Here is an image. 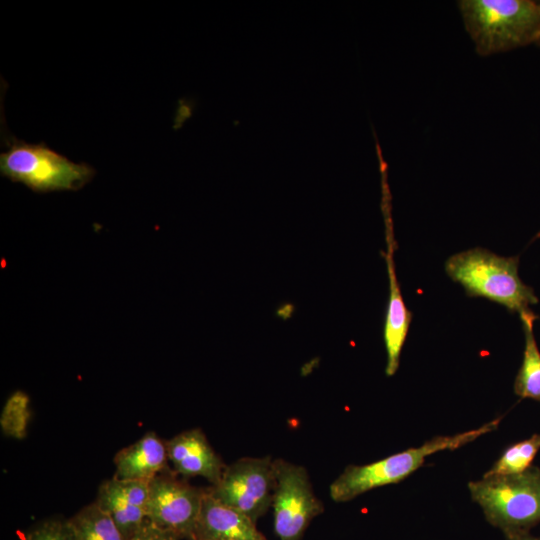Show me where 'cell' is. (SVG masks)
Listing matches in <instances>:
<instances>
[{
  "instance_id": "13",
  "label": "cell",
  "mask_w": 540,
  "mask_h": 540,
  "mask_svg": "<svg viewBox=\"0 0 540 540\" xmlns=\"http://www.w3.org/2000/svg\"><path fill=\"white\" fill-rule=\"evenodd\" d=\"M166 442L154 432H147L114 457V478L149 482L168 468Z\"/></svg>"
},
{
  "instance_id": "3",
  "label": "cell",
  "mask_w": 540,
  "mask_h": 540,
  "mask_svg": "<svg viewBox=\"0 0 540 540\" xmlns=\"http://www.w3.org/2000/svg\"><path fill=\"white\" fill-rule=\"evenodd\" d=\"M502 417L480 427L454 435L435 436L421 446L406 449L365 465H348L331 483L329 494L333 501H350L372 489L398 483L420 468L425 459L437 452L455 450L496 430Z\"/></svg>"
},
{
  "instance_id": "22",
  "label": "cell",
  "mask_w": 540,
  "mask_h": 540,
  "mask_svg": "<svg viewBox=\"0 0 540 540\" xmlns=\"http://www.w3.org/2000/svg\"><path fill=\"white\" fill-rule=\"evenodd\" d=\"M537 45L540 46V41H539V43Z\"/></svg>"
},
{
  "instance_id": "2",
  "label": "cell",
  "mask_w": 540,
  "mask_h": 540,
  "mask_svg": "<svg viewBox=\"0 0 540 540\" xmlns=\"http://www.w3.org/2000/svg\"><path fill=\"white\" fill-rule=\"evenodd\" d=\"M518 266V256L505 257L475 247L451 255L445 262V271L466 295L486 298L520 314L537 304L538 298L520 278Z\"/></svg>"
},
{
  "instance_id": "1",
  "label": "cell",
  "mask_w": 540,
  "mask_h": 540,
  "mask_svg": "<svg viewBox=\"0 0 540 540\" xmlns=\"http://www.w3.org/2000/svg\"><path fill=\"white\" fill-rule=\"evenodd\" d=\"M458 7L481 56L537 45L540 41V1L460 0Z\"/></svg>"
},
{
  "instance_id": "18",
  "label": "cell",
  "mask_w": 540,
  "mask_h": 540,
  "mask_svg": "<svg viewBox=\"0 0 540 540\" xmlns=\"http://www.w3.org/2000/svg\"><path fill=\"white\" fill-rule=\"evenodd\" d=\"M26 540H74L67 520L50 519L29 532Z\"/></svg>"
},
{
  "instance_id": "8",
  "label": "cell",
  "mask_w": 540,
  "mask_h": 540,
  "mask_svg": "<svg viewBox=\"0 0 540 540\" xmlns=\"http://www.w3.org/2000/svg\"><path fill=\"white\" fill-rule=\"evenodd\" d=\"M205 490L167 468L149 481L147 521L178 538L193 540Z\"/></svg>"
},
{
  "instance_id": "17",
  "label": "cell",
  "mask_w": 540,
  "mask_h": 540,
  "mask_svg": "<svg viewBox=\"0 0 540 540\" xmlns=\"http://www.w3.org/2000/svg\"><path fill=\"white\" fill-rule=\"evenodd\" d=\"M31 417L30 399L23 391H16L6 400L0 426L4 434L15 439H23Z\"/></svg>"
},
{
  "instance_id": "16",
  "label": "cell",
  "mask_w": 540,
  "mask_h": 540,
  "mask_svg": "<svg viewBox=\"0 0 540 540\" xmlns=\"http://www.w3.org/2000/svg\"><path fill=\"white\" fill-rule=\"evenodd\" d=\"M540 450V433L508 446L484 475H510L524 472Z\"/></svg>"
},
{
  "instance_id": "7",
  "label": "cell",
  "mask_w": 540,
  "mask_h": 540,
  "mask_svg": "<svg viewBox=\"0 0 540 540\" xmlns=\"http://www.w3.org/2000/svg\"><path fill=\"white\" fill-rule=\"evenodd\" d=\"M274 487V460L270 456L245 457L226 466L209 491L221 503L256 522L272 506Z\"/></svg>"
},
{
  "instance_id": "6",
  "label": "cell",
  "mask_w": 540,
  "mask_h": 540,
  "mask_svg": "<svg viewBox=\"0 0 540 540\" xmlns=\"http://www.w3.org/2000/svg\"><path fill=\"white\" fill-rule=\"evenodd\" d=\"M274 530L279 540H300L313 518L324 511L306 469L283 459L274 460Z\"/></svg>"
},
{
  "instance_id": "4",
  "label": "cell",
  "mask_w": 540,
  "mask_h": 540,
  "mask_svg": "<svg viewBox=\"0 0 540 540\" xmlns=\"http://www.w3.org/2000/svg\"><path fill=\"white\" fill-rule=\"evenodd\" d=\"M4 140L6 149L0 154L1 175L34 192L76 191L96 174L93 166L73 162L44 142L31 144L11 134H6Z\"/></svg>"
},
{
  "instance_id": "14",
  "label": "cell",
  "mask_w": 540,
  "mask_h": 540,
  "mask_svg": "<svg viewBox=\"0 0 540 540\" xmlns=\"http://www.w3.org/2000/svg\"><path fill=\"white\" fill-rule=\"evenodd\" d=\"M519 316L525 345L522 363L514 381V392L520 398L540 402V350L534 335V323L538 317L531 310Z\"/></svg>"
},
{
  "instance_id": "12",
  "label": "cell",
  "mask_w": 540,
  "mask_h": 540,
  "mask_svg": "<svg viewBox=\"0 0 540 540\" xmlns=\"http://www.w3.org/2000/svg\"><path fill=\"white\" fill-rule=\"evenodd\" d=\"M245 514L205 490L193 540H267Z\"/></svg>"
},
{
  "instance_id": "10",
  "label": "cell",
  "mask_w": 540,
  "mask_h": 540,
  "mask_svg": "<svg viewBox=\"0 0 540 540\" xmlns=\"http://www.w3.org/2000/svg\"><path fill=\"white\" fill-rule=\"evenodd\" d=\"M149 482L112 477L98 489L94 501L112 518L124 540H131L147 522Z\"/></svg>"
},
{
  "instance_id": "19",
  "label": "cell",
  "mask_w": 540,
  "mask_h": 540,
  "mask_svg": "<svg viewBox=\"0 0 540 540\" xmlns=\"http://www.w3.org/2000/svg\"><path fill=\"white\" fill-rule=\"evenodd\" d=\"M131 540H178V537L147 521Z\"/></svg>"
},
{
  "instance_id": "9",
  "label": "cell",
  "mask_w": 540,
  "mask_h": 540,
  "mask_svg": "<svg viewBox=\"0 0 540 540\" xmlns=\"http://www.w3.org/2000/svg\"><path fill=\"white\" fill-rule=\"evenodd\" d=\"M390 201V191L382 192L381 206L385 221V235L387 243L385 259L389 279V298L383 330L384 343L387 353V363L385 368V373L387 376H393L398 370L401 351L412 320V314L408 310L402 297L400 285L395 271L393 258L395 240L393 234Z\"/></svg>"
},
{
  "instance_id": "20",
  "label": "cell",
  "mask_w": 540,
  "mask_h": 540,
  "mask_svg": "<svg viewBox=\"0 0 540 540\" xmlns=\"http://www.w3.org/2000/svg\"><path fill=\"white\" fill-rule=\"evenodd\" d=\"M505 540H540L530 533V531L511 532L504 534Z\"/></svg>"
},
{
  "instance_id": "11",
  "label": "cell",
  "mask_w": 540,
  "mask_h": 540,
  "mask_svg": "<svg viewBox=\"0 0 540 540\" xmlns=\"http://www.w3.org/2000/svg\"><path fill=\"white\" fill-rule=\"evenodd\" d=\"M168 459L183 477L201 476L212 485L219 482L225 465L199 428L186 430L166 442Z\"/></svg>"
},
{
  "instance_id": "5",
  "label": "cell",
  "mask_w": 540,
  "mask_h": 540,
  "mask_svg": "<svg viewBox=\"0 0 540 540\" xmlns=\"http://www.w3.org/2000/svg\"><path fill=\"white\" fill-rule=\"evenodd\" d=\"M470 496L485 519L503 534L540 523V468L532 465L510 475H483L468 483Z\"/></svg>"
},
{
  "instance_id": "15",
  "label": "cell",
  "mask_w": 540,
  "mask_h": 540,
  "mask_svg": "<svg viewBox=\"0 0 540 540\" xmlns=\"http://www.w3.org/2000/svg\"><path fill=\"white\" fill-rule=\"evenodd\" d=\"M74 540H124L112 518L95 502L67 520Z\"/></svg>"
},
{
  "instance_id": "21",
  "label": "cell",
  "mask_w": 540,
  "mask_h": 540,
  "mask_svg": "<svg viewBox=\"0 0 540 540\" xmlns=\"http://www.w3.org/2000/svg\"><path fill=\"white\" fill-rule=\"evenodd\" d=\"M540 237V231L536 234V236L533 238V240L537 239Z\"/></svg>"
}]
</instances>
